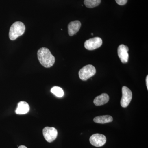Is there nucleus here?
I'll use <instances>...</instances> for the list:
<instances>
[{"mask_svg": "<svg viewBox=\"0 0 148 148\" xmlns=\"http://www.w3.org/2000/svg\"><path fill=\"white\" fill-rule=\"evenodd\" d=\"M103 44V41L99 37H95L86 41L84 47L89 50H93L101 47Z\"/></svg>", "mask_w": 148, "mask_h": 148, "instance_id": "423d86ee", "label": "nucleus"}, {"mask_svg": "<svg viewBox=\"0 0 148 148\" xmlns=\"http://www.w3.org/2000/svg\"><path fill=\"white\" fill-rule=\"evenodd\" d=\"M51 92L54 94L56 96L59 98L63 97L64 94L63 89L58 86H55L51 88Z\"/></svg>", "mask_w": 148, "mask_h": 148, "instance_id": "4468645a", "label": "nucleus"}, {"mask_svg": "<svg viewBox=\"0 0 148 148\" xmlns=\"http://www.w3.org/2000/svg\"><path fill=\"white\" fill-rule=\"evenodd\" d=\"M81 27V23L79 21L76 20L71 21L68 25V32L69 36H74L79 31Z\"/></svg>", "mask_w": 148, "mask_h": 148, "instance_id": "1a4fd4ad", "label": "nucleus"}, {"mask_svg": "<svg viewBox=\"0 0 148 148\" xmlns=\"http://www.w3.org/2000/svg\"><path fill=\"white\" fill-rule=\"evenodd\" d=\"M101 0H84V4L88 8H93L101 4Z\"/></svg>", "mask_w": 148, "mask_h": 148, "instance_id": "ddd939ff", "label": "nucleus"}, {"mask_svg": "<svg viewBox=\"0 0 148 148\" xmlns=\"http://www.w3.org/2000/svg\"><path fill=\"white\" fill-rule=\"evenodd\" d=\"M30 110V107L28 103L25 101L19 102L15 112L17 114H25L28 113Z\"/></svg>", "mask_w": 148, "mask_h": 148, "instance_id": "9d476101", "label": "nucleus"}, {"mask_svg": "<svg viewBox=\"0 0 148 148\" xmlns=\"http://www.w3.org/2000/svg\"><path fill=\"white\" fill-rule=\"evenodd\" d=\"M115 1L117 3L120 5H123L126 4L127 1V0H115Z\"/></svg>", "mask_w": 148, "mask_h": 148, "instance_id": "2eb2a0df", "label": "nucleus"}, {"mask_svg": "<svg viewBox=\"0 0 148 148\" xmlns=\"http://www.w3.org/2000/svg\"><path fill=\"white\" fill-rule=\"evenodd\" d=\"M122 97L121 101V105L123 108H126L129 105L132 99V92L126 86H124L122 89Z\"/></svg>", "mask_w": 148, "mask_h": 148, "instance_id": "20e7f679", "label": "nucleus"}, {"mask_svg": "<svg viewBox=\"0 0 148 148\" xmlns=\"http://www.w3.org/2000/svg\"><path fill=\"white\" fill-rule=\"evenodd\" d=\"M110 99L109 95L107 93H102L97 96L93 101V103L96 106H101L108 103Z\"/></svg>", "mask_w": 148, "mask_h": 148, "instance_id": "9b49d317", "label": "nucleus"}, {"mask_svg": "<svg viewBox=\"0 0 148 148\" xmlns=\"http://www.w3.org/2000/svg\"><path fill=\"white\" fill-rule=\"evenodd\" d=\"M91 35H93V34H91Z\"/></svg>", "mask_w": 148, "mask_h": 148, "instance_id": "a211bd4d", "label": "nucleus"}, {"mask_svg": "<svg viewBox=\"0 0 148 148\" xmlns=\"http://www.w3.org/2000/svg\"><path fill=\"white\" fill-rule=\"evenodd\" d=\"M43 135L48 143L53 142L57 138L58 131L53 127H46L43 129Z\"/></svg>", "mask_w": 148, "mask_h": 148, "instance_id": "39448f33", "label": "nucleus"}, {"mask_svg": "<svg viewBox=\"0 0 148 148\" xmlns=\"http://www.w3.org/2000/svg\"><path fill=\"white\" fill-rule=\"evenodd\" d=\"M146 85H147V89L148 90V76H147V77H146Z\"/></svg>", "mask_w": 148, "mask_h": 148, "instance_id": "dca6fc26", "label": "nucleus"}, {"mask_svg": "<svg viewBox=\"0 0 148 148\" xmlns=\"http://www.w3.org/2000/svg\"><path fill=\"white\" fill-rule=\"evenodd\" d=\"M96 73V69L93 66L88 65L81 69L79 75L81 79L86 81L94 76Z\"/></svg>", "mask_w": 148, "mask_h": 148, "instance_id": "7ed1b4c3", "label": "nucleus"}, {"mask_svg": "<svg viewBox=\"0 0 148 148\" xmlns=\"http://www.w3.org/2000/svg\"><path fill=\"white\" fill-rule=\"evenodd\" d=\"M106 138L105 135L100 134L92 135L90 138V142L92 145L96 147H101L104 145L106 142Z\"/></svg>", "mask_w": 148, "mask_h": 148, "instance_id": "0eeeda50", "label": "nucleus"}, {"mask_svg": "<svg viewBox=\"0 0 148 148\" xmlns=\"http://www.w3.org/2000/svg\"><path fill=\"white\" fill-rule=\"evenodd\" d=\"M112 117L110 115L100 116L94 118L93 121L95 123L101 124L108 123L113 121Z\"/></svg>", "mask_w": 148, "mask_h": 148, "instance_id": "f8f14e48", "label": "nucleus"}, {"mask_svg": "<svg viewBox=\"0 0 148 148\" xmlns=\"http://www.w3.org/2000/svg\"><path fill=\"white\" fill-rule=\"evenodd\" d=\"M38 59L41 64L45 68H50L55 62V58L48 49L45 47L40 48L38 51Z\"/></svg>", "mask_w": 148, "mask_h": 148, "instance_id": "f257e3e1", "label": "nucleus"}, {"mask_svg": "<svg viewBox=\"0 0 148 148\" xmlns=\"http://www.w3.org/2000/svg\"><path fill=\"white\" fill-rule=\"evenodd\" d=\"M26 27L24 23L21 21H16L11 26L9 36L11 40L16 39L18 37L22 36L25 32Z\"/></svg>", "mask_w": 148, "mask_h": 148, "instance_id": "f03ea898", "label": "nucleus"}, {"mask_svg": "<svg viewBox=\"0 0 148 148\" xmlns=\"http://www.w3.org/2000/svg\"><path fill=\"white\" fill-rule=\"evenodd\" d=\"M18 148H27L26 146L24 145H21L18 147Z\"/></svg>", "mask_w": 148, "mask_h": 148, "instance_id": "f3484780", "label": "nucleus"}, {"mask_svg": "<svg viewBox=\"0 0 148 148\" xmlns=\"http://www.w3.org/2000/svg\"><path fill=\"white\" fill-rule=\"evenodd\" d=\"M129 48L127 46L121 45L118 48V54L122 63L123 64L127 63L129 58L128 51Z\"/></svg>", "mask_w": 148, "mask_h": 148, "instance_id": "6e6552de", "label": "nucleus"}]
</instances>
